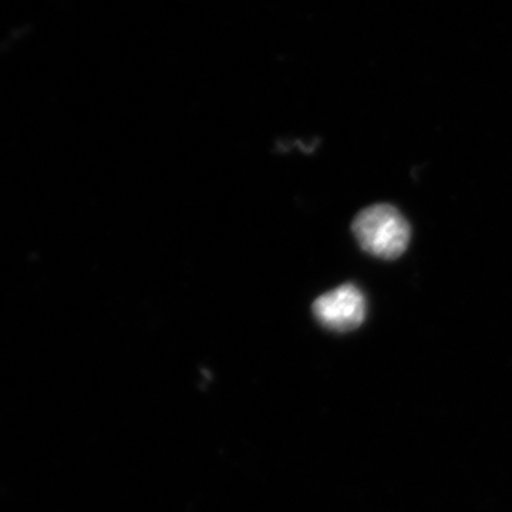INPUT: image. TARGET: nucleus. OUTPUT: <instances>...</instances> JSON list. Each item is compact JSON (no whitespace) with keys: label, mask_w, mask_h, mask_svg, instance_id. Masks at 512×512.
<instances>
[{"label":"nucleus","mask_w":512,"mask_h":512,"mask_svg":"<svg viewBox=\"0 0 512 512\" xmlns=\"http://www.w3.org/2000/svg\"><path fill=\"white\" fill-rule=\"evenodd\" d=\"M313 313L326 329L349 332L359 328L365 320L366 298L356 285H340L316 299Z\"/></svg>","instance_id":"obj_2"},{"label":"nucleus","mask_w":512,"mask_h":512,"mask_svg":"<svg viewBox=\"0 0 512 512\" xmlns=\"http://www.w3.org/2000/svg\"><path fill=\"white\" fill-rule=\"evenodd\" d=\"M352 229L363 251L382 259L402 256L412 235L402 212L390 204H376L360 211Z\"/></svg>","instance_id":"obj_1"}]
</instances>
